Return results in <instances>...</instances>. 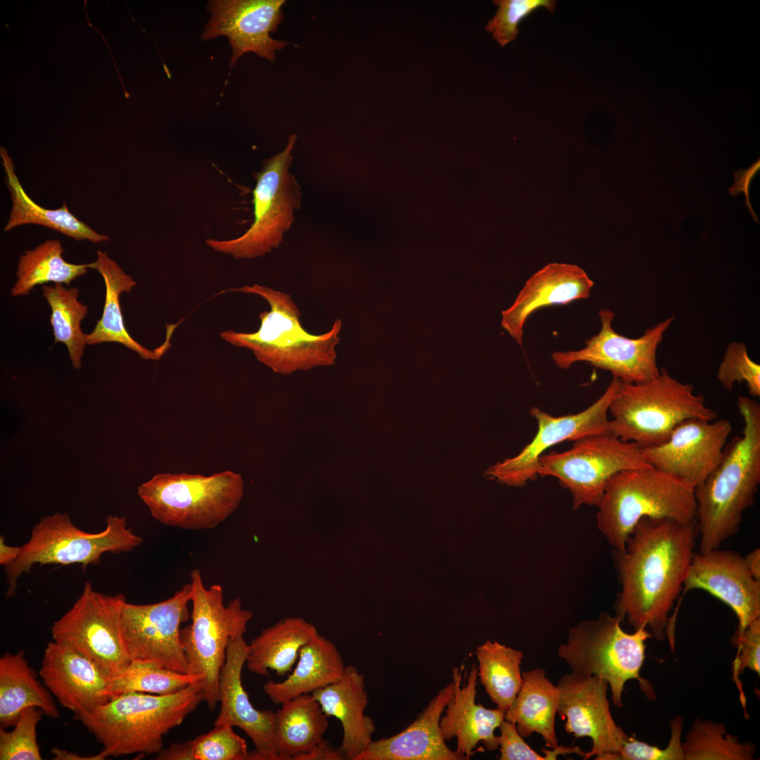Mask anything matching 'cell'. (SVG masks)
<instances>
[{"instance_id": "cell-27", "label": "cell", "mask_w": 760, "mask_h": 760, "mask_svg": "<svg viewBox=\"0 0 760 760\" xmlns=\"http://www.w3.org/2000/svg\"><path fill=\"white\" fill-rule=\"evenodd\" d=\"M96 256V261L93 262V269L96 270L103 279L106 297L101 317L91 332L86 336L87 344L118 343L134 351L142 359L158 360L171 346L170 337L175 329L167 327L165 341L154 350H149L135 341L125 328L120 296L124 292H129L137 283L107 253L99 250Z\"/></svg>"}, {"instance_id": "cell-40", "label": "cell", "mask_w": 760, "mask_h": 760, "mask_svg": "<svg viewBox=\"0 0 760 760\" xmlns=\"http://www.w3.org/2000/svg\"><path fill=\"white\" fill-rule=\"evenodd\" d=\"M44 714L36 707L24 709L12 730L0 729L1 760H41L37 726Z\"/></svg>"}, {"instance_id": "cell-39", "label": "cell", "mask_w": 760, "mask_h": 760, "mask_svg": "<svg viewBox=\"0 0 760 760\" xmlns=\"http://www.w3.org/2000/svg\"><path fill=\"white\" fill-rule=\"evenodd\" d=\"M229 725L214 728L193 740L163 749L157 760H247V743Z\"/></svg>"}, {"instance_id": "cell-6", "label": "cell", "mask_w": 760, "mask_h": 760, "mask_svg": "<svg viewBox=\"0 0 760 760\" xmlns=\"http://www.w3.org/2000/svg\"><path fill=\"white\" fill-rule=\"evenodd\" d=\"M597 507V527L616 552L643 517L696 519L695 488L652 466L614 475Z\"/></svg>"}, {"instance_id": "cell-12", "label": "cell", "mask_w": 760, "mask_h": 760, "mask_svg": "<svg viewBox=\"0 0 760 760\" xmlns=\"http://www.w3.org/2000/svg\"><path fill=\"white\" fill-rule=\"evenodd\" d=\"M650 466L636 444L611 434H597L575 441L564 452L543 454L539 459L538 475L556 478L571 493L577 509L597 506L616 474Z\"/></svg>"}, {"instance_id": "cell-38", "label": "cell", "mask_w": 760, "mask_h": 760, "mask_svg": "<svg viewBox=\"0 0 760 760\" xmlns=\"http://www.w3.org/2000/svg\"><path fill=\"white\" fill-rule=\"evenodd\" d=\"M202 679L200 675L179 673L152 661L131 660L110 676L109 692L112 697L129 692L167 695Z\"/></svg>"}, {"instance_id": "cell-22", "label": "cell", "mask_w": 760, "mask_h": 760, "mask_svg": "<svg viewBox=\"0 0 760 760\" xmlns=\"http://www.w3.org/2000/svg\"><path fill=\"white\" fill-rule=\"evenodd\" d=\"M39 673L51 695L76 718L112 698L110 675L91 659L54 640L44 650Z\"/></svg>"}, {"instance_id": "cell-11", "label": "cell", "mask_w": 760, "mask_h": 760, "mask_svg": "<svg viewBox=\"0 0 760 760\" xmlns=\"http://www.w3.org/2000/svg\"><path fill=\"white\" fill-rule=\"evenodd\" d=\"M296 139V134L289 136L284 149L265 160L261 170L256 173L253 191L254 219L251 227L234 239H207L208 246L235 259H253L280 245L284 234L294 221L293 212L301 203L300 186L289 171Z\"/></svg>"}, {"instance_id": "cell-41", "label": "cell", "mask_w": 760, "mask_h": 760, "mask_svg": "<svg viewBox=\"0 0 760 760\" xmlns=\"http://www.w3.org/2000/svg\"><path fill=\"white\" fill-rule=\"evenodd\" d=\"M497 11L486 26V30L502 47L515 40L521 21L539 8L554 12L556 1L552 0H495Z\"/></svg>"}, {"instance_id": "cell-30", "label": "cell", "mask_w": 760, "mask_h": 760, "mask_svg": "<svg viewBox=\"0 0 760 760\" xmlns=\"http://www.w3.org/2000/svg\"><path fill=\"white\" fill-rule=\"evenodd\" d=\"M36 707L57 718L59 712L51 693L30 666L25 652H6L0 658V725L13 726L22 711Z\"/></svg>"}, {"instance_id": "cell-43", "label": "cell", "mask_w": 760, "mask_h": 760, "mask_svg": "<svg viewBox=\"0 0 760 760\" xmlns=\"http://www.w3.org/2000/svg\"><path fill=\"white\" fill-rule=\"evenodd\" d=\"M684 718L678 715L670 721L671 737L664 749L629 738L616 753H607L596 757L598 760H685L681 735Z\"/></svg>"}, {"instance_id": "cell-51", "label": "cell", "mask_w": 760, "mask_h": 760, "mask_svg": "<svg viewBox=\"0 0 760 760\" xmlns=\"http://www.w3.org/2000/svg\"><path fill=\"white\" fill-rule=\"evenodd\" d=\"M87 0H85V1H84V12H85V15H86V17H87V19L88 25H89V27H91V28H93L94 30H96V32H98L99 34H100L101 35V37H102L103 39V40L105 41L106 44H107V46H108V50H109V51H110V56H111V57H112V59H113V63H114V64H115V68H116V70H117V72H118V74L119 78H120V81H121V84H122V87H123L124 91H125V97H126L127 99H128V98H129V94H128V93H127V92L126 91V90H125V87H124L123 83H122V79H121V77H120V73H119V71L118 70V68H117V65H116L115 61V60H114V58L113 57V55H112V53H111V50H110V46H109V44H108V42H107V41L106 40V39H105L104 36H103V34H101V33L100 32V31H99V30H97L96 28H95V27H94V26H93V25H91V23L89 22V17H88V15H87V8H86V5H87Z\"/></svg>"}, {"instance_id": "cell-19", "label": "cell", "mask_w": 760, "mask_h": 760, "mask_svg": "<svg viewBox=\"0 0 760 760\" xmlns=\"http://www.w3.org/2000/svg\"><path fill=\"white\" fill-rule=\"evenodd\" d=\"M608 683L597 676L569 673L562 676L557 713L566 721L564 730L576 737H588L592 749L584 759L616 753L629 736L615 723L607 699Z\"/></svg>"}, {"instance_id": "cell-46", "label": "cell", "mask_w": 760, "mask_h": 760, "mask_svg": "<svg viewBox=\"0 0 760 760\" xmlns=\"http://www.w3.org/2000/svg\"><path fill=\"white\" fill-rule=\"evenodd\" d=\"M760 169V162L757 160L752 165L745 170L740 169L734 172V183L729 189V193L732 196L743 192L745 196V205L752 215V217L757 224H759L757 215L752 209L750 198L749 189L752 181Z\"/></svg>"}, {"instance_id": "cell-33", "label": "cell", "mask_w": 760, "mask_h": 760, "mask_svg": "<svg viewBox=\"0 0 760 760\" xmlns=\"http://www.w3.org/2000/svg\"><path fill=\"white\" fill-rule=\"evenodd\" d=\"M277 712L273 744L279 760H294L323 739L328 716L312 694L281 704Z\"/></svg>"}, {"instance_id": "cell-48", "label": "cell", "mask_w": 760, "mask_h": 760, "mask_svg": "<svg viewBox=\"0 0 760 760\" xmlns=\"http://www.w3.org/2000/svg\"><path fill=\"white\" fill-rule=\"evenodd\" d=\"M51 752L55 760H103L108 757L103 751L95 755L83 756L74 752L55 747L52 749Z\"/></svg>"}, {"instance_id": "cell-49", "label": "cell", "mask_w": 760, "mask_h": 760, "mask_svg": "<svg viewBox=\"0 0 760 760\" xmlns=\"http://www.w3.org/2000/svg\"><path fill=\"white\" fill-rule=\"evenodd\" d=\"M20 547H13L6 544L4 536L0 537V564L4 567L13 564L20 555Z\"/></svg>"}, {"instance_id": "cell-8", "label": "cell", "mask_w": 760, "mask_h": 760, "mask_svg": "<svg viewBox=\"0 0 760 760\" xmlns=\"http://www.w3.org/2000/svg\"><path fill=\"white\" fill-rule=\"evenodd\" d=\"M137 494L160 523L184 530L213 528L239 507L243 494L239 474L209 476L160 473L137 487Z\"/></svg>"}, {"instance_id": "cell-26", "label": "cell", "mask_w": 760, "mask_h": 760, "mask_svg": "<svg viewBox=\"0 0 760 760\" xmlns=\"http://www.w3.org/2000/svg\"><path fill=\"white\" fill-rule=\"evenodd\" d=\"M311 694L328 717L341 722L343 738L338 748L345 759L355 760L376 730L373 719L365 714L369 700L364 675L355 666H347L338 680Z\"/></svg>"}, {"instance_id": "cell-28", "label": "cell", "mask_w": 760, "mask_h": 760, "mask_svg": "<svg viewBox=\"0 0 760 760\" xmlns=\"http://www.w3.org/2000/svg\"><path fill=\"white\" fill-rule=\"evenodd\" d=\"M345 669L334 643L317 633L301 647L297 665L287 678L279 683L270 680L262 689L273 703L281 704L336 682Z\"/></svg>"}, {"instance_id": "cell-24", "label": "cell", "mask_w": 760, "mask_h": 760, "mask_svg": "<svg viewBox=\"0 0 760 760\" xmlns=\"http://www.w3.org/2000/svg\"><path fill=\"white\" fill-rule=\"evenodd\" d=\"M593 281L575 265L553 262L533 274L515 301L502 312V327L522 346L525 323L535 311L589 298Z\"/></svg>"}, {"instance_id": "cell-7", "label": "cell", "mask_w": 760, "mask_h": 760, "mask_svg": "<svg viewBox=\"0 0 760 760\" xmlns=\"http://www.w3.org/2000/svg\"><path fill=\"white\" fill-rule=\"evenodd\" d=\"M619 615L602 612L597 619L583 621L570 628L566 642L558 648V655L572 673L597 676L606 680L612 700L622 707L625 683L637 680L649 699L655 698L650 683L642 678L640 670L645 658V642L652 638L647 628L629 633L624 631Z\"/></svg>"}, {"instance_id": "cell-20", "label": "cell", "mask_w": 760, "mask_h": 760, "mask_svg": "<svg viewBox=\"0 0 760 760\" xmlns=\"http://www.w3.org/2000/svg\"><path fill=\"white\" fill-rule=\"evenodd\" d=\"M694 589L707 591L730 607L738 620L737 633L760 617V581L735 551L717 548L694 554L683 590Z\"/></svg>"}, {"instance_id": "cell-45", "label": "cell", "mask_w": 760, "mask_h": 760, "mask_svg": "<svg viewBox=\"0 0 760 760\" xmlns=\"http://www.w3.org/2000/svg\"><path fill=\"white\" fill-rule=\"evenodd\" d=\"M498 728L500 760H546L545 755L538 754L524 740L514 723L504 719Z\"/></svg>"}, {"instance_id": "cell-29", "label": "cell", "mask_w": 760, "mask_h": 760, "mask_svg": "<svg viewBox=\"0 0 760 760\" xmlns=\"http://www.w3.org/2000/svg\"><path fill=\"white\" fill-rule=\"evenodd\" d=\"M0 156L12 203L8 220L3 228L4 232L25 224H37L56 230L77 241L96 243L110 240L108 236L96 232L75 217L68 210L65 202L56 209H47L36 203L20 182L13 159L5 147H0Z\"/></svg>"}, {"instance_id": "cell-4", "label": "cell", "mask_w": 760, "mask_h": 760, "mask_svg": "<svg viewBox=\"0 0 760 760\" xmlns=\"http://www.w3.org/2000/svg\"><path fill=\"white\" fill-rule=\"evenodd\" d=\"M226 291L258 296L270 308L259 315L260 325L255 332L222 331L220 336L229 343L251 350L259 362L283 374L335 364L342 327L340 319L328 331L312 334L301 324L299 309L289 293L257 284Z\"/></svg>"}, {"instance_id": "cell-2", "label": "cell", "mask_w": 760, "mask_h": 760, "mask_svg": "<svg viewBox=\"0 0 760 760\" xmlns=\"http://www.w3.org/2000/svg\"><path fill=\"white\" fill-rule=\"evenodd\" d=\"M742 434L727 443L723 457L706 480L695 488L699 552L719 548L740 529L760 483V405L738 395Z\"/></svg>"}, {"instance_id": "cell-21", "label": "cell", "mask_w": 760, "mask_h": 760, "mask_svg": "<svg viewBox=\"0 0 760 760\" xmlns=\"http://www.w3.org/2000/svg\"><path fill=\"white\" fill-rule=\"evenodd\" d=\"M248 653L243 635L231 640L219 679V714L214 726L229 725L242 730L255 749L247 760H279L273 744L277 712L255 709L243 688L241 673Z\"/></svg>"}, {"instance_id": "cell-5", "label": "cell", "mask_w": 760, "mask_h": 760, "mask_svg": "<svg viewBox=\"0 0 760 760\" xmlns=\"http://www.w3.org/2000/svg\"><path fill=\"white\" fill-rule=\"evenodd\" d=\"M609 433L641 448L659 445L674 429L691 419L714 421L716 412L704 397L661 369L658 376L643 383L619 380L610 403Z\"/></svg>"}, {"instance_id": "cell-44", "label": "cell", "mask_w": 760, "mask_h": 760, "mask_svg": "<svg viewBox=\"0 0 760 760\" xmlns=\"http://www.w3.org/2000/svg\"><path fill=\"white\" fill-rule=\"evenodd\" d=\"M737 648L733 662V678H737L745 669L760 674V617L754 620L741 633L735 632L732 639Z\"/></svg>"}, {"instance_id": "cell-47", "label": "cell", "mask_w": 760, "mask_h": 760, "mask_svg": "<svg viewBox=\"0 0 760 760\" xmlns=\"http://www.w3.org/2000/svg\"><path fill=\"white\" fill-rule=\"evenodd\" d=\"M294 760H345V758L339 748H334L327 740L322 739L309 751L295 757Z\"/></svg>"}, {"instance_id": "cell-18", "label": "cell", "mask_w": 760, "mask_h": 760, "mask_svg": "<svg viewBox=\"0 0 760 760\" xmlns=\"http://www.w3.org/2000/svg\"><path fill=\"white\" fill-rule=\"evenodd\" d=\"M726 419H688L678 424L664 443L642 448L646 462L695 488L720 462L732 432Z\"/></svg>"}, {"instance_id": "cell-37", "label": "cell", "mask_w": 760, "mask_h": 760, "mask_svg": "<svg viewBox=\"0 0 760 760\" xmlns=\"http://www.w3.org/2000/svg\"><path fill=\"white\" fill-rule=\"evenodd\" d=\"M685 760H752L755 745L728 734L724 723L695 718L682 741Z\"/></svg>"}, {"instance_id": "cell-32", "label": "cell", "mask_w": 760, "mask_h": 760, "mask_svg": "<svg viewBox=\"0 0 760 760\" xmlns=\"http://www.w3.org/2000/svg\"><path fill=\"white\" fill-rule=\"evenodd\" d=\"M317 633L316 627L302 618L283 619L251 640L246 666L258 676H268L270 670L284 676L291 671L301 647Z\"/></svg>"}, {"instance_id": "cell-34", "label": "cell", "mask_w": 760, "mask_h": 760, "mask_svg": "<svg viewBox=\"0 0 760 760\" xmlns=\"http://www.w3.org/2000/svg\"><path fill=\"white\" fill-rule=\"evenodd\" d=\"M63 252L58 239L46 240L34 249L26 251L19 258L17 280L11 289V295L26 296L37 285L49 282L69 286L89 269H93V262L73 264L65 261Z\"/></svg>"}, {"instance_id": "cell-36", "label": "cell", "mask_w": 760, "mask_h": 760, "mask_svg": "<svg viewBox=\"0 0 760 760\" xmlns=\"http://www.w3.org/2000/svg\"><path fill=\"white\" fill-rule=\"evenodd\" d=\"M42 291L51 310L50 322L54 342L65 345L73 368L78 369L82 367L87 345V334L81 329V322L88 308L78 300L77 288L54 284L43 286Z\"/></svg>"}, {"instance_id": "cell-1", "label": "cell", "mask_w": 760, "mask_h": 760, "mask_svg": "<svg viewBox=\"0 0 760 760\" xmlns=\"http://www.w3.org/2000/svg\"><path fill=\"white\" fill-rule=\"evenodd\" d=\"M697 535L696 519L681 523L643 517L624 550L615 551L621 588L616 614L626 618L634 631L645 628L657 640L665 639L669 615L683 590Z\"/></svg>"}, {"instance_id": "cell-17", "label": "cell", "mask_w": 760, "mask_h": 760, "mask_svg": "<svg viewBox=\"0 0 760 760\" xmlns=\"http://www.w3.org/2000/svg\"><path fill=\"white\" fill-rule=\"evenodd\" d=\"M284 4V0H210L206 5L210 18L201 39L226 37L232 49L231 67L248 52L274 62L276 51L286 45L270 36L283 19Z\"/></svg>"}, {"instance_id": "cell-14", "label": "cell", "mask_w": 760, "mask_h": 760, "mask_svg": "<svg viewBox=\"0 0 760 760\" xmlns=\"http://www.w3.org/2000/svg\"><path fill=\"white\" fill-rule=\"evenodd\" d=\"M191 584L163 601L136 604L127 601L121 614L125 645L130 660L156 662L163 666L188 673L182 648L181 625L191 619Z\"/></svg>"}, {"instance_id": "cell-31", "label": "cell", "mask_w": 760, "mask_h": 760, "mask_svg": "<svg viewBox=\"0 0 760 760\" xmlns=\"http://www.w3.org/2000/svg\"><path fill=\"white\" fill-rule=\"evenodd\" d=\"M523 684L505 719L514 723L519 735L528 737L540 734L545 746L558 745L555 720L559 705V690L545 676V671L534 669L521 673Z\"/></svg>"}, {"instance_id": "cell-23", "label": "cell", "mask_w": 760, "mask_h": 760, "mask_svg": "<svg viewBox=\"0 0 760 760\" xmlns=\"http://www.w3.org/2000/svg\"><path fill=\"white\" fill-rule=\"evenodd\" d=\"M453 693L441 716L439 726L445 742L457 740L456 751L466 759L474 754L479 742L487 750L499 748L494 731L505 719V711L500 708L487 709L476 703L478 669L473 664L463 680L458 667L452 670Z\"/></svg>"}, {"instance_id": "cell-16", "label": "cell", "mask_w": 760, "mask_h": 760, "mask_svg": "<svg viewBox=\"0 0 760 760\" xmlns=\"http://www.w3.org/2000/svg\"><path fill=\"white\" fill-rule=\"evenodd\" d=\"M619 382V379L614 377L594 403L576 414L553 416L532 407L530 414L538 424V431L532 441L517 455L496 463L486 474L509 486H524L538 476L539 459L550 448L588 436L610 434L609 408Z\"/></svg>"}, {"instance_id": "cell-25", "label": "cell", "mask_w": 760, "mask_h": 760, "mask_svg": "<svg viewBox=\"0 0 760 760\" xmlns=\"http://www.w3.org/2000/svg\"><path fill=\"white\" fill-rule=\"evenodd\" d=\"M453 693V683L442 688L407 728L388 737L372 740L355 760H464L443 739L441 717Z\"/></svg>"}, {"instance_id": "cell-42", "label": "cell", "mask_w": 760, "mask_h": 760, "mask_svg": "<svg viewBox=\"0 0 760 760\" xmlns=\"http://www.w3.org/2000/svg\"><path fill=\"white\" fill-rule=\"evenodd\" d=\"M717 378L728 391L733 389L735 383L744 381L751 396H760V365L749 357L747 346L742 342L728 344L718 367Z\"/></svg>"}, {"instance_id": "cell-9", "label": "cell", "mask_w": 760, "mask_h": 760, "mask_svg": "<svg viewBox=\"0 0 760 760\" xmlns=\"http://www.w3.org/2000/svg\"><path fill=\"white\" fill-rule=\"evenodd\" d=\"M192 610L191 623L181 628L180 638L188 673L200 675L205 702L213 711L218 702L219 679L231 640L243 635L253 613L243 609L240 598L224 604L222 586L206 588L201 573L190 574Z\"/></svg>"}, {"instance_id": "cell-15", "label": "cell", "mask_w": 760, "mask_h": 760, "mask_svg": "<svg viewBox=\"0 0 760 760\" xmlns=\"http://www.w3.org/2000/svg\"><path fill=\"white\" fill-rule=\"evenodd\" d=\"M599 317L602 324L599 334L588 339L583 348L554 352L552 359L555 364L567 369L575 363L585 362L610 372L622 381L634 384L658 376L660 369L657 363V349L674 316L647 329L637 338L620 335L613 329V311L602 309Z\"/></svg>"}, {"instance_id": "cell-35", "label": "cell", "mask_w": 760, "mask_h": 760, "mask_svg": "<svg viewBox=\"0 0 760 760\" xmlns=\"http://www.w3.org/2000/svg\"><path fill=\"white\" fill-rule=\"evenodd\" d=\"M478 677L491 701L505 711L523 684L520 665L524 654L498 641L477 647Z\"/></svg>"}, {"instance_id": "cell-3", "label": "cell", "mask_w": 760, "mask_h": 760, "mask_svg": "<svg viewBox=\"0 0 760 760\" xmlns=\"http://www.w3.org/2000/svg\"><path fill=\"white\" fill-rule=\"evenodd\" d=\"M205 702L201 681L173 693L129 692L77 717L108 756L158 754L163 737Z\"/></svg>"}, {"instance_id": "cell-13", "label": "cell", "mask_w": 760, "mask_h": 760, "mask_svg": "<svg viewBox=\"0 0 760 760\" xmlns=\"http://www.w3.org/2000/svg\"><path fill=\"white\" fill-rule=\"evenodd\" d=\"M122 594L106 595L86 582L71 608L51 627L53 640L96 663L112 676L131 661L121 628Z\"/></svg>"}, {"instance_id": "cell-50", "label": "cell", "mask_w": 760, "mask_h": 760, "mask_svg": "<svg viewBox=\"0 0 760 760\" xmlns=\"http://www.w3.org/2000/svg\"><path fill=\"white\" fill-rule=\"evenodd\" d=\"M744 559L752 575L760 581V548L756 547L747 553Z\"/></svg>"}, {"instance_id": "cell-10", "label": "cell", "mask_w": 760, "mask_h": 760, "mask_svg": "<svg viewBox=\"0 0 760 760\" xmlns=\"http://www.w3.org/2000/svg\"><path fill=\"white\" fill-rule=\"evenodd\" d=\"M142 543L123 517L109 515L102 531L89 533L77 527L67 513L47 515L33 527L15 562L4 567L6 595H14L18 578L35 564H80L85 568L99 564L105 553L128 552Z\"/></svg>"}]
</instances>
